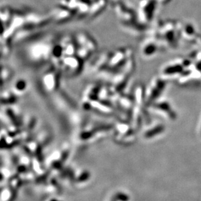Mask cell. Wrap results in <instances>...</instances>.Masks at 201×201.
<instances>
[{
    "instance_id": "6da1fadb",
    "label": "cell",
    "mask_w": 201,
    "mask_h": 201,
    "mask_svg": "<svg viewBox=\"0 0 201 201\" xmlns=\"http://www.w3.org/2000/svg\"><path fill=\"white\" fill-rule=\"evenodd\" d=\"M75 37L77 56L83 61L89 59V57L97 49V43L95 40L85 32L77 33Z\"/></svg>"
},
{
    "instance_id": "7a4b0ae2",
    "label": "cell",
    "mask_w": 201,
    "mask_h": 201,
    "mask_svg": "<svg viewBox=\"0 0 201 201\" xmlns=\"http://www.w3.org/2000/svg\"><path fill=\"white\" fill-rule=\"evenodd\" d=\"M61 62H62V70L68 76H72L79 75L82 69L83 60L78 56H64Z\"/></svg>"
},
{
    "instance_id": "3957f363",
    "label": "cell",
    "mask_w": 201,
    "mask_h": 201,
    "mask_svg": "<svg viewBox=\"0 0 201 201\" xmlns=\"http://www.w3.org/2000/svg\"><path fill=\"white\" fill-rule=\"evenodd\" d=\"M59 74H58L57 69L54 68L50 71L46 72L43 77V83L46 90L49 92H54L56 90L59 86Z\"/></svg>"
},
{
    "instance_id": "277c9868",
    "label": "cell",
    "mask_w": 201,
    "mask_h": 201,
    "mask_svg": "<svg viewBox=\"0 0 201 201\" xmlns=\"http://www.w3.org/2000/svg\"><path fill=\"white\" fill-rule=\"evenodd\" d=\"M13 89V90L16 92V95H19L18 94H22L27 90V83L24 80L16 81L14 84Z\"/></svg>"
},
{
    "instance_id": "5b68a950",
    "label": "cell",
    "mask_w": 201,
    "mask_h": 201,
    "mask_svg": "<svg viewBox=\"0 0 201 201\" xmlns=\"http://www.w3.org/2000/svg\"><path fill=\"white\" fill-rule=\"evenodd\" d=\"M3 75H5V77L2 78V81L5 80V82H7L8 80H9L8 78H10V75H11V71H10L9 68H2V76Z\"/></svg>"
}]
</instances>
